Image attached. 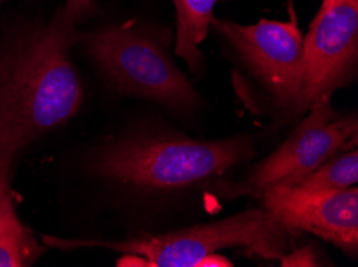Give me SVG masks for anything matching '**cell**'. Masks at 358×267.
Wrapping results in <instances>:
<instances>
[{
	"label": "cell",
	"mask_w": 358,
	"mask_h": 267,
	"mask_svg": "<svg viewBox=\"0 0 358 267\" xmlns=\"http://www.w3.org/2000/svg\"><path fill=\"white\" fill-rule=\"evenodd\" d=\"M265 210L287 227L310 232L336 245L345 254L358 252V189L272 188L259 197Z\"/></svg>",
	"instance_id": "obj_8"
},
{
	"label": "cell",
	"mask_w": 358,
	"mask_h": 267,
	"mask_svg": "<svg viewBox=\"0 0 358 267\" xmlns=\"http://www.w3.org/2000/svg\"><path fill=\"white\" fill-rule=\"evenodd\" d=\"M287 3H289V15H291V20H292V21H297L296 13H294V7H292V0H287Z\"/></svg>",
	"instance_id": "obj_14"
},
{
	"label": "cell",
	"mask_w": 358,
	"mask_h": 267,
	"mask_svg": "<svg viewBox=\"0 0 358 267\" xmlns=\"http://www.w3.org/2000/svg\"><path fill=\"white\" fill-rule=\"evenodd\" d=\"M252 154L248 135L220 141L134 136L101 149L92 170L142 190H180L220 178Z\"/></svg>",
	"instance_id": "obj_3"
},
{
	"label": "cell",
	"mask_w": 358,
	"mask_h": 267,
	"mask_svg": "<svg viewBox=\"0 0 358 267\" xmlns=\"http://www.w3.org/2000/svg\"><path fill=\"white\" fill-rule=\"evenodd\" d=\"M210 27L230 43L244 66L272 96L275 107L286 114L301 84L303 36L297 21L260 20L244 26L214 18Z\"/></svg>",
	"instance_id": "obj_7"
},
{
	"label": "cell",
	"mask_w": 358,
	"mask_h": 267,
	"mask_svg": "<svg viewBox=\"0 0 358 267\" xmlns=\"http://www.w3.org/2000/svg\"><path fill=\"white\" fill-rule=\"evenodd\" d=\"M358 64V2L318 10L302 45L301 84L286 114L302 116L355 79Z\"/></svg>",
	"instance_id": "obj_6"
},
{
	"label": "cell",
	"mask_w": 358,
	"mask_h": 267,
	"mask_svg": "<svg viewBox=\"0 0 358 267\" xmlns=\"http://www.w3.org/2000/svg\"><path fill=\"white\" fill-rule=\"evenodd\" d=\"M358 181V151H344L331 157L323 165H320L315 171L307 174L297 188L302 189H345L355 186Z\"/></svg>",
	"instance_id": "obj_11"
},
{
	"label": "cell",
	"mask_w": 358,
	"mask_h": 267,
	"mask_svg": "<svg viewBox=\"0 0 358 267\" xmlns=\"http://www.w3.org/2000/svg\"><path fill=\"white\" fill-rule=\"evenodd\" d=\"M95 63L122 93L146 98L176 111H192L199 96L155 34L134 21L83 36Z\"/></svg>",
	"instance_id": "obj_4"
},
{
	"label": "cell",
	"mask_w": 358,
	"mask_h": 267,
	"mask_svg": "<svg viewBox=\"0 0 358 267\" xmlns=\"http://www.w3.org/2000/svg\"><path fill=\"white\" fill-rule=\"evenodd\" d=\"M3 2V0H0V3H2Z\"/></svg>",
	"instance_id": "obj_15"
},
{
	"label": "cell",
	"mask_w": 358,
	"mask_h": 267,
	"mask_svg": "<svg viewBox=\"0 0 358 267\" xmlns=\"http://www.w3.org/2000/svg\"><path fill=\"white\" fill-rule=\"evenodd\" d=\"M95 8V0H66V5H64V12L74 23L94 15Z\"/></svg>",
	"instance_id": "obj_12"
},
{
	"label": "cell",
	"mask_w": 358,
	"mask_h": 267,
	"mask_svg": "<svg viewBox=\"0 0 358 267\" xmlns=\"http://www.w3.org/2000/svg\"><path fill=\"white\" fill-rule=\"evenodd\" d=\"M310 114L272 155L262 160L244 181L229 189V197L259 199L267 189L291 188L339 152L357 146V116L341 117L329 100L313 105Z\"/></svg>",
	"instance_id": "obj_5"
},
{
	"label": "cell",
	"mask_w": 358,
	"mask_h": 267,
	"mask_svg": "<svg viewBox=\"0 0 358 267\" xmlns=\"http://www.w3.org/2000/svg\"><path fill=\"white\" fill-rule=\"evenodd\" d=\"M83 36L59 8L47 24L18 32L0 53V176L16 154L79 111L83 86L69 50Z\"/></svg>",
	"instance_id": "obj_1"
},
{
	"label": "cell",
	"mask_w": 358,
	"mask_h": 267,
	"mask_svg": "<svg viewBox=\"0 0 358 267\" xmlns=\"http://www.w3.org/2000/svg\"><path fill=\"white\" fill-rule=\"evenodd\" d=\"M301 232L287 227L267 210H249L225 220L177 232L143 236L124 242L62 241L47 237L62 248L105 247L124 256L119 267H201L209 254L224 248H243L249 256L283 261L296 250Z\"/></svg>",
	"instance_id": "obj_2"
},
{
	"label": "cell",
	"mask_w": 358,
	"mask_h": 267,
	"mask_svg": "<svg viewBox=\"0 0 358 267\" xmlns=\"http://www.w3.org/2000/svg\"><path fill=\"white\" fill-rule=\"evenodd\" d=\"M177 15V42L176 53L193 73L203 66L204 56L199 45L208 37L209 27L217 3L224 0H172Z\"/></svg>",
	"instance_id": "obj_10"
},
{
	"label": "cell",
	"mask_w": 358,
	"mask_h": 267,
	"mask_svg": "<svg viewBox=\"0 0 358 267\" xmlns=\"http://www.w3.org/2000/svg\"><path fill=\"white\" fill-rule=\"evenodd\" d=\"M41 254L39 243L16 216L10 178L0 176V267L31 266Z\"/></svg>",
	"instance_id": "obj_9"
},
{
	"label": "cell",
	"mask_w": 358,
	"mask_h": 267,
	"mask_svg": "<svg viewBox=\"0 0 358 267\" xmlns=\"http://www.w3.org/2000/svg\"><path fill=\"white\" fill-rule=\"evenodd\" d=\"M344 2H358V0H322V5H320V10H328L338 3Z\"/></svg>",
	"instance_id": "obj_13"
}]
</instances>
